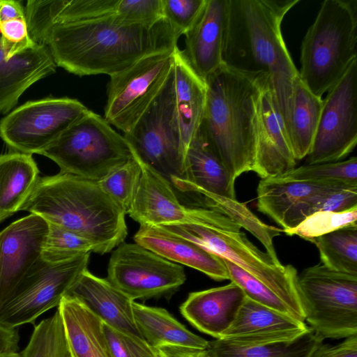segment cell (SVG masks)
I'll list each match as a JSON object with an SVG mask.
<instances>
[{
	"instance_id": "obj_43",
	"label": "cell",
	"mask_w": 357,
	"mask_h": 357,
	"mask_svg": "<svg viewBox=\"0 0 357 357\" xmlns=\"http://www.w3.org/2000/svg\"><path fill=\"white\" fill-rule=\"evenodd\" d=\"M310 357H357V335L335 345L319 344Z\"/></svg>"
},
{
	"instance_id": "obj_28",
	"label": "cell",
	"mask_w": 357,
	"mask_h": 357,
	"mask_svg": "<svg viewBox=\"0 0 357 357\" xmlns=\"http://www.w3.org/2000/svg\"><path fill=\"white\" fill-rule=\"evenodd\" d=\"M136 326L142 337L153 348L179 345L206 349L208 341L190 332L167 310L133 301Z\"/></svg>"
},
{
	"instance_id": "obj_21",
	"label": "cell",
	"mask_w": 357,
	"mask_h": 357,
	"mask_svg": "<svg viewBox=\"0 0 357 357\" xmlns=\"http://www.w3.org/2000/svg\"><path fill=\"white\" fill-rule=\"evenodd\" d=\"M245 298L241 287L231 282L190 293L180 312L199 331L218 339L234 321Z\"/></svg>"
},
{
	"instance_id": "obj_45",
	"label": "cell",
	"mask_w": 357,
	"mask_h": 357,
	"mask_svg": "<svg viewBox=\"0 0 357 357\" xmlns=\"http://www.w3.org/2000/svg\"><path fill=\"white\" fill-rule=\"evenodd\" d=\"M20 335L17 328L0 324V355L19 351Z\"/></svg>"
},
{
	"instance_id": "obj_5",
	"label": "cell",
	"mask_w": 357,
	"mask_h": 357,
	"mask_svg": "<svg viewBox=\"0 0 357 357\" xmlns=\"http://www.w3.org/2000/svg\"><path fill=\"white\" fill-rule=\"evenodd\" d=\"M188 208V222L159 227L248 272L278 296L295 319L305 322L293 266H284L259 250L239 223L217 208L204 204Z\"/></svg>"
},
{
	"instance_id": "obj_30",
	"label": "cell",
	"mask_w": 357,
	"mask_h": 357,
	"mask_svg": "<svg viewBox=\"0 0 357 357\" xmlns=\"http://www.w3.org/2000/svg\"><path fill=\"white\" fill-rule=\"evenodd\" d=\"M32 155L10 151L0 155V213L9 217L20 210L39 178Z\"/></svg>"
},
{
	"instance_id": "obj_2",
	"label": "cell",
	"mask_w": 357,
	"mask_h": 357,
	"mask_svg": "<svg viewBox=\"0 0 357 357\" xmlns=\"http://www.w3.org/2000/svg\"><path fill=\"white\" fill-rule=\"evenodd\" d=\"M300 0H227L222 60L245 73H263L286 130L292 86L298 70L283 39L281 25Z\"/></svg>"
},
{
	"instance_id": "obj_39",
	"label": "cell",
	"mask_w": 357,
	"mask_h": 357,
	"mask_svg": "<svg viewBox=\"0 0 357 357\" xmlns=\"http://www.w3.org/2000/svg\"><path fill=\"white\" fill-rule=\"evenodd\" d=\"M221 260L227 271L229 280L240 287L246 297L294 317L284 303L252 275L228 261Z\"/></svg>"
},
{
	"instance_id": "obj_48",
	"label": "cell",
	"mask_w": 357,
	"mask_h": 357,
	"mask_svg": "<svg viewBox=\"0 0 357 357\" xmlns=\"http://www.w3.org/2000/svg\"><path fill=\"white\" fill-rule=\"evenodd\" d=\"M9 216L7 215H4V214H1L0 213V223L4 220L5 219H6L7 218H8Z\"/></svg>"
},
{
	"instance_id": "obj_18",
	"label": "cell",
	"mask_w": 357,
	"mask_h": 357,
	"mask_svg": "<svg viewBox=\"0 0 357 357\" xmlns=\"http://www.w3.org/2000/svg\"><path fill=\"white\" fill-rule=\"evenodd\" d=\"M132 154L139 162L142 173L128 215L140 225L188 222V206L180 203L169 180Z\"/></svg>"
},
{
	"instance_id": "obj_6",
	"label": "cell",
	"mask_w": 357,
	"mask_h": 357,
	"mask_svg": "<svg viewBox=\"0 0 357 357\" xmlns=\"http://www.w3.org/2000/svg\"><path fill=\"white\" fill-rule=\"evenodd\" d=\"M357 59V0H325L301 43L298 75L322 98Z\"/></svg>"
},
{
	"instance_id": "obj_8",
	"label": "cell",
	"mask_w": 357,
	"mask_h": 357,
	"mask_svg": "<svg viewBox=\"0 0 357 357\" xmlns=\"http://www.w3.org/2000/svg\"><path fill=\"white\" fill-rule=\"evenodd\" d=\"M305 322L322 341L357 335V275L317 264L297 278Z\"/></svg>"
},
{
	"instance_id": "obj_3",
	"label": "cell",
	"mask_w": 357,
	"mask_h": 357,
	"mask_svg": "<svg viewBox=\"0 0 357 357\" xmlns=\"http://www.w3.org/2000/svg\"><path fill=\"white\" fill-rule=\"evenodd\" d=\"M268 82L265 74L242 73L225 65L206 80L202 126L235 181L254 172L259 102Z\"/></svg>"
},
{
	"instance_id": "obj_27",
	"label": "cell",
	"mask_w": 357,
	"mask_h": 357,
	"mask_svg": "<svg viewBox=\"0 0 357 357\" xmlns=\"http://www.w3.org/2000/svg\"><path fill=\"white\" fill-rule=\"evenodd\" d=\"M57 309L73 357H111L103 322L82 303L66 296Z\"/></svg>"
},
{
	"instance_id": "obj_23",
	"label": "cell",
	"mask_w": 357,
	"mask_h": 357,
	"mask_svg": "<svg viewBox=\"0 0 357 357\" xmlns=\"http://www.w3.org/2000/svg\"><path fill=\"white\" fill-rule=\"evenodd\" d=\"M135 243L174 263L195 268L213 280H229L222 260L194 243L159 226L140 225Z\"/></svg>"
},
{
	"instance_id": "obj_40",
	"label": "cell",
	"mask_w": 357,
	"mask_h": 357,
	"mask_svg": "<svg viewBox=\"0 0 357 357\" xmlns=\"http://www.w3.org/2000/svg\"><path fill=\"white\" fill-rule=\"evenodd\" d=\"M103 329L111 357H158L155 349L143 338L104 323Z\"/></svg>"
},
{
	"instance_id": "obj_44",
	"label": "cell",
	"mask_w": 357,
	"mask_h": 357,
	"mask_svg": "<svg viewBox=\"0 0 357 357\" xmlns=\"http://www.w3.org/2000/svg\"><path fill=\"white\" fill-rule=\"evenodd\" d=\"M158 357H207L206 349L179 345H165L155 349Z\"/></svg>"
},
{
	"instance_id": "obj_37",
	"label": "cell",
	"mask_w": 357,
	"mask_h": 357,
	"mask_svg": "<svg viewBox=\"0 0 357 357\" xmlns=\"http://www.w3.org/2000/svg\"><path fill=\"white\" fill-rule=\"evenodd\" d=\"M141 173V167L132 155L98 181L102 191L126 215L130 208Z\"/></svg>"
},
{
	"instance_id": "obj_24",
	"label": "cell",
	"mask_w": 357,
	"mask_h": 357,
	"mask_svg": "<svg viewBox=\"0 0 357 357\" xmlns=\"http://www.w3.org/2000/svg\"><path fill=\"white\" fill-rule=\"evenodd\" d=\"M56 65L48 47L37 44L10 59L0 41V114H7L20 97L36 82L55 73Z\"/></svg>"
},
{
	"instance_id": "obj_17",
	"label": "cell",
	"mask_w": 357,
	"mask_h": 357,
	"mask_svg": "<svg viewBox=\"0 0 357 357\" xmlns=\"http://www.w3.org/2000/svg\"><path fill=\"white\" fill-rule=\"evenodd\" d=\"M296 165L284 123L268 82L259 102L254 172L261 179L274 178L292 170Z\"/></svg>"
},
{
	"instance_id": "obj_35",
	"label": "cell",
	"mask_w": 357,
	"mask_h": 357,
	"mask_svg": "<svg viewBox=\"0 0 357 357\" xmlns=\"http://www.w3.org/2000/svg\"><path fill=\"white\" fill-rule=\"evenodd\" d=\"M47 224L48 231L40 255L44 261L56 264L85 253H97V246L86 237L66 228Z\"/></svg>"
},
{
	"instance_id": "obj_13",
	"label": "cell",
	"mask_w": 357,
	"mask_h": 357,
	"mask_svg": "<svg viewBox=\"0 0 357 357\" xmlns=\"http://www.w3.org/2000/svg\"><path fill=\"white\" fill-rule=\"evenodd\" d=\"M107 280L132 301L169 298L186 280L182 265L136 243H122L112 254Z\"/></svg>"
},
{
	"instance_id": "obj_15",
	"label": "cell",
	"mask_w": 357,
	"mask_h": 357,
	"mask_svg": "<svg viewBox=\"0 0 357 357\" xmlns=\"http://www.w3.org/2000/svg\"><path fill=\"white\" fill-rule=\"evenodd\" d=\"M47 231L46 220L32 213L0 231V309L40 258Z\"/></svg>"
},
{
	"instance_id": "obj_14",
	"label": "cell",
	"mask_w": 357,
	"mask_h": 357,
	"mask_svg": "<svg viewBox=\"0 0 357 357\" xmlns=\"http://www.w3.org/2000/svg\"><path fill=\"white\" fill-rule=\"evenodd\" d=\"M357 144V59L327 92L308 164L343 160Z\"/></svg>"
},
{
	"instance_id": "obj_19",
	"label": "cell",
	"mask_w": 357,
	"mask_h": 357,
	"mask_svg": "<svg viewBox=\"0 0 357 357\" xmlns=\"http://www.w3.org/2000/svg\"><path fill=\"white\" fill-rule=\"evenodd\" d=\"M227 0H206L205 7L195 24L185 34L186 60L205 82L221 68Z\"/></svg>"
},
{
	"instance_id": "obj_25",
	"label": "cell",
	"mask_w": 357,
	"mask_h": 357,
	"mask_svg": "<svg viewBox=\"0 0 357 357\" xmlns=\"http://www.w3.org/2000/svg\"><path fill=\"white\" fill-rule=\"evenodd\" d=\"M174 72L176 108L185 157L202 122L206 84L194 71L178 47L174 52Z\"/></svg>"
},
{
	"instance_id": "obj_42",
	"label": "cell",
	"mask_w": 357,
	"mask_h": 357,
	"mask_svg": "<svg viewBox=\"0 0 357 357\" xmlns=\"http://www.w3.org/2000/svg\"><path fill=\"white\" fill-rule=\"evenodd\" d=\"M0 41L8 59L33 48L38 44L29 36L26 18L1 22Z\"/></svg>"
},
{
	"instance_id": "obj_12",
	"label": "cell",
	"mask_w": 357,
	"mask_h": 357,
	"mask_svg": "<svg viewBox=\"0 0 357 357\" xmlns=\"http://www.w3.org/2000/svg\"><path fill=\"white\" fill-rule=\"evenodd\" d=\"M174 50L144 57L110 76L104 119L111 126L123 134L132 129L165 84L174 66Z\"/></svg>"
},
{
	"instance_id": "obj_29",
	"label": "cell",
	"mask_w": 357,
	"mask_h": 357,
	"mask_svg": "<svg viewBox=\"0 0 357 357\" xmlns=\"http://www.w3.org/2000/svg\"><path fill=\"white\" fill-rule=\"evenodd\" d=\"M322 343L311 329L290 340L245 342L226 338L209 341L207 357H310Z\"/></svg>"
},
{
	"instance_id": "obj_20",
	"label": "cell",
	"mask_w": 357,
	"mask_h": 357,
	"mask_svg": "<svg viewBox=\"0 0 357 357\" xmlns=\"http://www.w3.org/2000/svg\"><path fill=\"white\" fill-rule=\"evenodd\" d=\"M310 329L305 322L245 296L234 321L220 338L280 342L295 339Z\"/></svg>"
},
{
	"instance_id": "obj_32",
	"label": "cell",
	"mask_w": 357,
	"mask_h": 357,
	"mask_svg": "<svg viewBox=\"0 0 357 357\" xmlns=\"http://www.w3.org/2000/svg\"><path fill=\"white\" fill-rule=\"evenodd\" d=\"M169 181L178 190L199 195L201 203L214 206L234 219L262 243L266 252L275 261H280L273 245V239L280 235L282 229L265 224L245 204L239 202L236 199L208 192L182 177L172 176Z\"/></svg>"
},
{
	"instance_id": "obj_10",
	"label": "cell",
	"mask_w": 357,
	"mask_h": 357,
	"mask_svg": "<svg viewBox=\"0 0 357 357\" xmlns=\"http://www.w3.org/2000/svg\"><path fill=\"white\" fill-rule=\"evenodd\" d=\"M89 110L68 97L28 101L1 119L0 137L11 151L40 155Z\"/></svg>"
},
{
	"instance_id": "obj_36",
	"label": "cell",
	"mask_w": 357,
	"mask_h": 357,
	"mask_svg": "<svg viewBox=\"0 0 357 357\" xmlns=\"http://www.w3.org/2000/svg\"><path fill=\"white\" fill-rule=\"evenodd\" d=\"M284 181L345 183L357 185L356 156L337 162L307 164L274 177Z\"/></svg>"
},
{
	"instance_id": "obj_38",
	"label": "cell",
	"mask_w": 357,
	"mask_h": 357,
	"mask_svg": "<svg viewBox=\"0 0 357 357\" xmlns=\"http://www.w3.org/2000/svg\"><path fill=\"white\" fill-rule=\"evenodd\" d=\"M352 225H357V207L342 212L317 211L296 227L282 229L287 235H296L311 242L317 237Z\"/></svg>"
},
{
	"instance_id": "obj_34",
	"label": "cell",
	"mask_w": 357,
	"mask_h": 357,
	"mask_svg": "<svg viewBox=\"0 0 357 357\" xmlns=\"http://www.w3.org/2000/svg\"><path fill=\"white\" fill-rule=\"evenodd\" d=\"M22 357H73L59 310L36 325Z\"/></svg>"
},
{
	"instance_id": "obj_41",
	"label": "cell",
	"mask_w": 357,
	"mask_h": 357,
	"mask_svg": "<svg viewBox=\"0 0 357 357\" xmlns=\"http://www.w3.org/2000/svg\"><path fill=\"white\" fill-rule=\"evenodd\" d=\"M206 0H162V15L182 35H185L200 17Z\"/></svg>"
},
{
	"instance_id": "obj_16",
	"label": "cell",
	"mask_w": 357,
	"mask_h": 357,
	"mask_svg": "<svg viewBox=\"0 0 357 357\" xmlns=\"http://www.w3.org/2000/svg\"><path fill=\"white\" fill-rule=\"evenodd\" d=\"M344 185L354 184L261 179L257 188V208L282 229L294 228L317 212L319 204L326 194Z\"/></svg>"
},
{
	"instance_id": "obj_4",
	"label": "cell",
	"mask_w": 357,
	"mask_h": 357,
	"mask_svg": "<svg viewBox=\"0 0 357 357\" xmlns=\"http://www.w3.org/2000/svg\"><path fill=\"white\" fill-rule=\"evenodd\" d=\"M20 211L86 237L101 255L123 243L128 235L126 214L98 181L68 174L40 177Z\"/></svg>"
},
{
	"instance_id": "obj_1",
	"label": "cell",
	"mask_w": 357,
	"mask_h": 357,
	"mask_svg": "<svg viewBox=\"0 0 357 357\" xmlns=\"http://www.w3.org/2000/svg\"><path fill=\"white\" fill-rule=\"evenodd\" d=\"M182 34L164 17L132 23L117 15L56 24L43 38L56 66L79 77L120 73L151 54L173 51Z\"/></svg>"
},
{
	"instance_id": "obj_22",
	"label": "cell",
	"mask_w": 357,
	"mask_h": 357,
	"mask_svg": "<svg viewBox=\"0 0 357 357\" xmlns=\"http://www.w3.org/2000/svg\"><path fill=\"white\" fill-rule=\"evenodd\" d=\"M66 296L79 300L104 324L142 337L134 319L132 303L135 301L107 278H99L86 269Z\"/></svg>"
},
{
	"instance_id": "obj_31",
	"label": "cell",
	"mask_w": 357,
	"mask_h": 357,
	"mask_svg": "<svg viewBox=\"0 0 357 357\" xmlns=\"http://www.w3.org/2000/svg\"><path fill=\"white\" fill-rule=\"evenodd\" d=\"M322 98L314 95L298 75L293 82L287 135L296 160L310 153L322 107Z\"/></svg>"
},
{
	"instance_id": "obj_46",
	"label": "cell",
	"mask_w": 357,
	"mask_h": 357,
	"mask_svg": "<svg viewBox=\"0 0 357 357\" xmlns=\"http://www.w3.org/2000/svg\"><path fill=\"white\" fill-rule=\"evenodd\" d=\"M26 18L24 6L20 1L0 0V22Z\"/></svg>"
},
{
	"instance_id": "obj_26",
	"label": "cell",
	"mask_w": 357,
	"mask_h": 357,
	"mask_svg": "<svg viewBox=\"0 0 357 357\" xmlns=\"http://www.w3.org/2000/svg\"><path fill=\"white\" fill-rule=\"evenodd\" d=\"M182 178L208 192L236 199L235 180L214 152L202 124L187 149Z\"/></svg>"
},
{
	"instance_id": "obj_7",
	"label": "cell",
	"mask_w": 357,
	"mask_h": 357,
	"mask_svg": "<svg viewBox=\"0 0 357 357\" xmlns=\"http://www.w3.org/2000/svg\"><path fill=\"white\" fill-rule=\"evenodd\" d=\"M40 155L54 161L61 173L95 181L132 156L123 135L91 110Z\"/></svg>"
},
{
	"instance_id": "obj_47",
	"label": "cell",
	"mask_w": 357,
	"mask_h": 357,
	"mask_svg": "<svg viewBox=\"0 0 357 357\" xmlns=\"http://www.w3.org/2000/svg\"><path fill=\"white\" fill-rule=\"evenodd\" d=\"M0 357H22L20 352L0 355Z\"/></svg>"
},
{
	"instance_id": "obj_9",
	"label": "cell",
	"mask_w": 357,
	"mask_h": 357,
	"mask_svg": "<svg viewBox=\"0 0 357 357\" xmlns=\"http://www.w3.org/2000/svg\"><path fill=\"white\" fill-rule=\"evenodd\" d=\"M123 137L132 153L142 162L169 180L182 177L185 155L176 108L174 66L157 97Z\"/></svg>"
},
{
	"instance_id": "obj_33",
	"label": "cell",
	"mask_w": 357,
	"mask_h": 357,
	"mask_svg": "<svg viewBox=\"0 0 357 357\" xmlns=\"http://www.w3.org/2000/svg\"><path fill=\"white\" fill-rule=\"evenodd\" d=\"M322 264L344 273L357 275V225L343 227L312 241Z\"/></svg>"
},
{
	"instance_id": "obj_11",
	"label": "cell",
	"mask_w": 357,
	"mask_h": 357,
	"mask_svg": "<svg viewBox=\"0 0 357 357\" xmlns=\"http://www.w3.org/2000/svg\"><path fill=\"white\" fill-rule=\"evenodd\" d=\"M90 254L56 264H48L40 257L0 309V324L17 328L34 324L40 315L58 307L87 269Z\"/></svg>"
}]
</instances>
